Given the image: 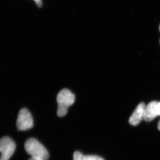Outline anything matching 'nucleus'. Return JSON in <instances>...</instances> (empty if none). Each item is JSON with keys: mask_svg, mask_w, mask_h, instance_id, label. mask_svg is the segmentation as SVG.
<instances>
[{"mask_svg": "<svg viewBox=\"0 0 160 160\" xmlns=\"http://www.w3.org/2000/svg\"><path fill=\"white\" fill-rule=\"evenodd\" d=\"M158 102L154 101L150 103L146 106L144 112L143 119L147 122H150L158 116L157 106Z\"/></svg>", "mask_w": 160, "mask_h": 160, "instance_id": "423d86ee", "label": "nucleus"}, {"mask_svg": "<svg viewBox=\"0 0 160 160\" xmlns=\"http://www.w3.org/2000/svg\"><path fill=\"white\" fill-rule=\"evenodd\" d=\"M82 160H104L102 157L97 156H92V155H88V156H83Z\"/></svg>", "mask_w": 160, "mask_h": 160, "instance_id": "0eeeda50", "label": "nucleus"}, {"mask_svg": "<svg viewBox=\"0 0 160 160\" xmlns=\"http://www.w3.org/2000/svg\"><path fill=\"white\" fill-rule=\"evenodd\" d=\"M146 107L145 104L141 103L138 105L129 119V123L132 125L136 126L143 119Z\"/></svg>", "mask_w": 160, "mask_h": 160, "instance_id": "39448f33", "label": "nucleus"}, {"mask_svg": "<svg viewBox=\"0 0 160 160\" xmlns=\"http://www.w3.org/2000/svg\"><path fill=\"white\" fill-rule=\"evenodd\" d=\"M157 110L158 115H160V103H158V104Z\"/></svg>", "mask_w": 160, "mask_h": 160, "instance_id": "9d476101", "label": "nucleus"}, {"mask_svg": "<svg viewBox=\"0 0 160 160\" xmlns=\"http://www.w3.org/2000/svg\"><path fill=\"white\" fill-rule=\"evenodd\" d=\"M75 100V95L69 89L64 88L60 91L57 96L58 115L60 117L65 116L68 108L74 104Z\"/></svg>", "mask_w": 160, "mask_h": 160, "instance_id": "f257e3e1", "label": "nucleus"}, {"mask_svg": "<svg viewBox=\"0 0 160 160\" xmlns=\"http://www.w3.org/2000/svg\"><path fill=\"white\" fill-rule=\"evenodd\" d=\"M24 148L32 157L42 160L48 159L49 156L47 149L35 138L28 139L24 144Z\"/></svg>", "mask_w": 160, "mask_h": 160, "instance_id": "f03ea898", "label": "nucleus"}, {"mask_svg": "<svg viewBox=\"0 0 160 160\" xmlns=\"http://www.w3.org/2000/svg\"><path fill=\"white\" fill-rule=\"evenodd\" d=\"M158 129L160 131V121L158 123Z\"/></svg>", "mask_w": 160, "mask_h": 160, "instance_id": "f8f14e48", "label": "nucleus"}, {"mask_svg": "<svg viewBox=\"0 0 160 160\" xmlns=\"http://www.w3.org/2000/svg\"><path fill=\"white\" fill-rule=\"evenodd\" d=\"M16 125L19 131H26L33 127V120L32 115L27 109L22 108L20 110Z\"/></svg>", "mask_w": 160, "mask_h": 160, "instance_id": "20e7f679", "label": "nucleus"}, {"mask_svg": "<svg viewBox=\"0 0 160 160\" xmlns=\"http://www.w3.org/2000/svg\"><path fill=\"white\" fill-rule=\"evenodd\" d=\"M159 29H160V27H159Z\"/></svg>", "mask_w": 160, "mask_h": 160, "instance_id": "ddd939ff", "label": "nucleus"}, {"mask_svg": "<svg viewBox=\"0 0 160 160\" xmlns=\"http://www.w3.org/2000/svg\"><path fill=\"white\" fill-rule=\"evenodd\" d=\"M29 160H42L41 159H35V158H33V157H31L29 159Z\"/></svg>", "mask_w": 160, "mask_h": 160, "instance_id": "9b49d317", "label": "nucleus"}, {"mask_svg": "<svg viewBox=\"0 0 160 160\" xmlns=\"http://www.w3.org/2000/svg\"><path fill=\"white\" fill-rule=\"evenodd\" d=\"M83 155L79 151H76L73 155V160H82Z\"/></svg>", "mask_w": 160, "mask_h": 160, "instance_id": "6e6552de", "label": "nucleus"}, {"mask_svg": "<svg viewBox=\"0 0 160 160\" xmlns=\"http://www.w3.org/2000/svg\"><path fill=\"white\" fill-rule=\"evenodd\" d=\"M34 1L36 3V4L38 5V7L42 8V0H34Z\"/></svg>", "mask_w": 160, "mask_h": 160, "instance_id": "1a4fd4ad", "label": "nucleus"}, {"mask_svg": "<svg viewBox=\"0 0 160 160\" xmlns=\"http://www.w3.org/2000/svg\"><path fill=\"white\" fill-rule=\"evenodd\" d=\"M16 144L9 137L0 139V160H9L16 150Z\"/></svg>", "mask_w": 160, "mask_h": 160, "instance_id": "7ed1b4c3", "label": "nucleus"}]
</instances>
